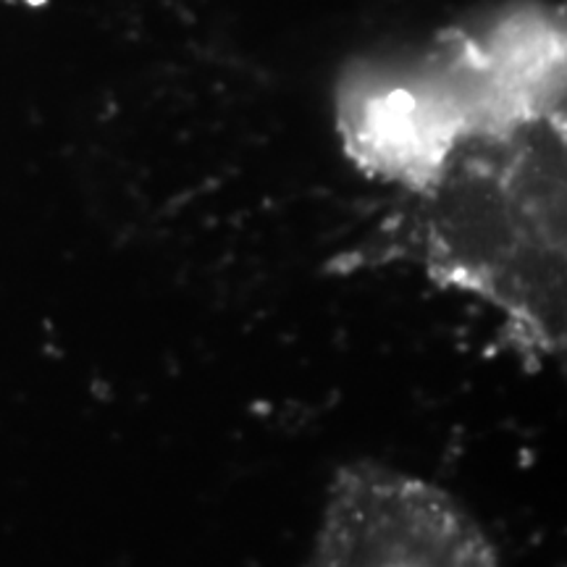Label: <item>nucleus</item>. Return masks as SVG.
<instances>
[{
    "instance_id": "f257e3e1",
    "label": "nucleus",
    "mask_w": 567,
    "mask_h": 567,
    "mask_svg": "<svg viewBox=\"0 0 567 567\" xmlns=\"http://www.w3.org/2000/svg\"><path fill=\"white\" fill-rule=\"evenodd\" d=\"M413 195V250L425 276L496 310L526 360L563 354L565 118L467 140Z\"/></svg>"
},
{
    "instance_id": "f03ea898",
    "label": "nucleus",
    "mask_w": 567,
    "mask_h": 567,
    "mask_svg": "<svg viewBox=\"0 0 567 567\" xmlns=\"http://www.w3.org/2000/svg\"><path fill=\"white\" fill-rule=\"evenodd\" d=\"M488 42L347 84L339 132L350 158L417 193L467 140L563 116L557 40L542 45L536 32L513 27Z\"/></svg>"
},
{
    "instance_id": "7ed1b4c3",
    "label": "nucleus",
    "mask_w": 567,
    "mask_h": 567,
    "mask_svg": "<svg viewBox=\"0 0 567 567\" xmlns=\"http://www.w3.org/2000/svg\"><path fill=\"white\" fill-rule=\"evenodd\" d=\"M308 567H502L478 520L434 481L360 460L331 476Z\"/></svg>"
}]
</instances>
